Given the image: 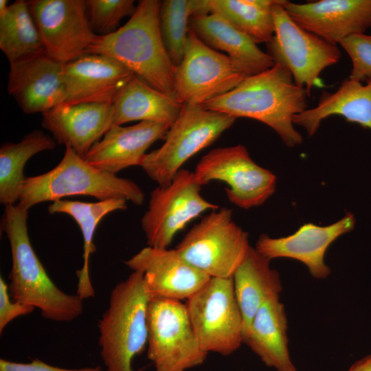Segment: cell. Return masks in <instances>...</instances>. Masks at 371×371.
Returning a JSON list of instances; mask_svg holds the SVG:
<instances>
[{"instance_id":"cell-27","label":"cell","mask_w":371,"mask_h":371,"mask_svg":"<svg viewBox=\"0 0 371 371\" xmlns=\"http://www.w3.org/2000/svg\"><path fill=\"white\" fill-rule=\"evenodd\" d=\"M126 202L122 199H111L93 203L60 199L53 201L47 208L49 214L63 213L70 216L80 229L83 238V265L76 271V294L82 300L95 296L89 274V259L91 254L95 251L93 240L97 226L108 214L126 210Z\"/></svg>"},{"instance_id":"cell-12","label":"cell","mask_w":371,"mask_h":371,"mask_svg":"<svg viewBox=\"0 0 371 371\" xmlns=\"http://www.w3.org/2000/svg\"><path fill=\"white\" fill-rule=\"evenodd\" d=\"M194 173L201 186L212 181L225 183L229 201L243 209L261 205L276 190L275 175L258 165L241 144L212 150Z\"/></svg>"},{"instance_id":"cell-13","label":"cell","mask_w":371,"mask_h":371,"mask_svg":"<svg viewBox=\"0 0 371 371\" xmlns=\"http://www.w3.org/2000/svg\"><path fill=\"white\" fill-rule=\"evenodd\" d=\"M245 78L227 55L205 45L190 29L183 59L174 70L175 95L181 103L201 105Z\"/></svg>"},{"instance_id":"cell-4","label":"cell","mask_w":371,"mask_h":371,"mask_svg":"<svg viewBox=\"0 0 371 371\" xmlns=\"http://www.w3.org/2000/svg\"><path fill=\"white\" fill-rule=\"evenodd\" d=\"M150 300L139 271H133L112 289L109 306L98 324L105 371H135L133 361L147 346Z\"/></svg>"},{"instance_id":"cell-11","label":"cell","mask_w":371,"mask_h":371,"mask_svg":"<svg viewBox=\"0 0 371 371\" xmlns=\"http://www.w3.org/2000/svg\"><path fill=\"white\" fill-rule=\"evenodd\" d=\"M201 187L194 172L182 168L169 185L151 192L141 221L148 246L168 248L190 221L205 211L219 208L202 196Z\"/></svg>"},{"instance_id":"cell-3","label":"cell","mask_w":371,"mask_h":371,"mask_svg":"<svg viewBox=\"0 0 371 371\" xmlns=\"http://www.w3.org/2000/svg\"><path fill=\"white\" fill-rule=\"evenodd\" d=\"M160 3L139 1L130 19L111 34L97 35L87 54L111 57L155 89L175 97V67L159 29Z\"/></svg>"},{"instance_id":"cell-18","label":"cell","mask_w":371,"mask_h":371,"mask_svg":"<svg viewBox=\"0 0 371 371\" xmlns=\"http://www.w3.org/2000/svg\"><path fill=\"white\" fill-rule=\"evenodd\" d=\"M283 5L300 26L335 45L371 27V0L285 1Z\"/></svg>"},{"instance_id":"cell-34","label":"cell","mask_w":371,"mask_h":371,"mask_svg":"<svg viewBox=\"0 0 371 371\" xmlns=\"http://www.w3.org/2000/svg\"><path fill=\"white\" fill-rule=\"evenodd\" d=\"M35 308L20 302L11 300L8 285L0 278V334L14 319L20 316L32 313Z\"/></svg>"},{"instance_id":"cell-29","label":"cell","mask_w":371,"mask_h":371,"mask_svg":"<svg viewBox=\"0 0 371 371\" xmlns=\"http://www.w3.org/2000/svg\"><path fill=\"white\" fill-rule=\"evenodd\" d=\"M0 49L10 63L45 53L27 1L17 0L0 14Z\"/></svg>"},{"instance_id":"cell-33","label":"cell","mask_w":371,"mask_h":371,"mask_svg":"<svg viewBox=\"0 0 371 371\" xmlns=\"http://www.w3.org/2000/svg\"><path fill=\"white\" fill-rule=\"evenodd\" d=\"M339 45L352 62L348 78L362 82L371 78V34H355L343 39Z\"/></svg>"},{"instance_id":"cell-6","label":"cell","mask_w":371,"mask_h":371,"mask_svg":"<svg viewBox=\"0 0 371 371\" xmlns=\"http://www.w3.org/2000/svg\"><path fill=\"white\" fill-rule=\"evenodd\" d=\"M236 119L200 105L183 104L163 144L147 153L140 166L158 186H167L190 158L214 143Z\"/></svg>"},{"instance_id":"cell-30","label":"cell","mask_w":371,"mask_h":371,"mask_svg":"<svg viewBox=\"0 0 371 371\" xmlns=\"http://www.w3.org/2000/svg\"><path fill=\"white\" fill-rule=\"evenodd\" d=\"M278 0H207L208 13L225 19L256 43L272 39L273 8Z\"/></svg>"},{"instance_id":"cell-31","label":"cell","mask_w":371,"mask_h":371,"mask_svg":"<svg viewBox=\"0 0 371 371\" xmlns=\"http://www.w3.org/2000/svg\"><path fill=\"white\" fill-rule=\"evenodd\" d=\"M207 0H164L159 11L161 38L174 65L181 62L190 30V21L196 14H207Z\"/></svg>"},{"instance_id":"cell-25","label":"cell","mask_w":371,"mask_h":371,"mask_svg":"<svg viewBox=\"0 0 371 371\" xmlns=\"http://www.w3.org/2000/svg\"><path fill=\"white\" fill-rule=\"evenodd\" d=\"M113 106V125L140 121L170 126L178 117L183 104L175 97L158 91L134 75L123 87Z\"/></svg>"},{"instance_id":"cell-17","label":"cell","mask_w":371,"mask_h":371,"mask_svg":"<svg viewBox=\"0 0 371 371\" xmlns=\"http://www.w3.org/2000/svg\"><path fill=\"white\" fill-rule=\"evenodd\" d=\"M63 69L46 53L10 63L8 92L25 113L43 114L64 102Z\"/></svg>"},{"instance_id":"cell-14","label":"cell","mask_w":371,"mask_h":371,"mask_svg":"<svg viewBox=\"0 0 371 371\" xmlns=\"http://www.w3.org/2000/svg\"><path fill=\"white\" fill-rule=\"evenodd\" d=\"M46 54L65 65L87 54L97 35L84 0L27 1Z\"/></svg>"},{"instance_id":"cell-20","label":"cell","mask_w":371,"mask_h":371,"mask_svg":"<svg viewBox=\"0 0 371 371\" xmlns=\"http://www.w3.org/2000/svg\"><path fill=\"white\" fill-rule=\"evenodd\" d=\"M42 115V126L54 140L82 158L113 125V106L108 103L62 104Z\"/></svg>"},{"instance_id":"cell-24","label":"cell","mask_w":371,"mask_h":371,"mask_svg":"<svg viewBox=\"0 0 371 371\" xmlns=\"http://www.w3.org/2000/svg\"><path fill=\"white\" fill-rule=\"evenodd\" d=\"M334 115L371 130V78L366 85L348 78L334 93L324 91L317 104L296 115L293 123L303 127L311 137L324 120Z\"/></svg>"},{"instance_id":"cell-7","label":"cell","mask_w":371,"mask_h":371,"mask_svg":"<svg viewBox=\"0 0 371 371\" xmlns=\"http://www.w3.org/2000/svg\"><path fill=\"white\" fill-rule=\"evenodd\" d=\"M250 248L247 233L232 220V210L222 207L203 216L175 249L187 262L210 278H229Z\"/></svg>"},{"instance_id":"cell-5","label":"cell","mask_w":371,"mask_h":371,"mask_svg":"<svg viewBox=\"0 0 371 371\" xmlns=\"http://www.w3.org/2000/svg\"><path fill=\"white\" fill-rule=\"evenodd\" d=\"M78 195L98 201L122 199L137 205L144 201L142 190L135 182L93 166L65 146L56 167L44 174L25 177L17 205L28 210L40 203Z\"/></svg>"},{"instance_id":"cell-15","label":"cell","mask_w":371,"mask_h":371,"mask_svg":"<svg viewBox=\"0 0 371 371\" xmlns=\"http://www.w3.org/2000/svg\"><path fill=\"white\" fill-rule=\"evenodd\" d=\"M124 263L143 273L150 299L186 301L211 278L187 262L176 249L147 246Z\"/></svg>"},{"instance_id":"cell-2","label":"cell","mask_w":371,"mask_h":371,"mask_svg":"<svg viewBox=\"0 0 371 371\" xmlns=\"http://www.w3.org/2000/svg\"><path fill=\"white\" fill-rule=\"evenodd\" d=\"M28 210L7 205L2 229L9 240L12 268L9 292L13 300L38 308L43 317L58 322L75 320L83 313V300L60 290L48 276L36 254L27 232Z\"/></svg>"},{"instance_id":"cell-35","label":"cell","mask_w":371,"mask_h":371,"mask_svg":"<svg viewBox=\"0 0 371 371\" xmlns=\"http://www.w3.org/2000/svg\"><path fill=\"white\" fill-rule=\"evenodd\" d=\"M0 371H104L100 366L69 369L51 366L35 359L29 363L11 361L0 359Z\"/></svg>"},{"instance_id":"cell-21","label":"cell","mask_w":371,"mask_h":371,"mask_svg":"<svg viewBox=\"0 0 371 371\" xmlns=\"http://www.w3.org/2000/svg\"><path fill=\"white\" fill-rule=\"evenodd\" d=\"M169 127L152 122L128 126L113 125L84 159L93 166L114 175L131 166H140L146 150L156 141L164 139Z\"/></svg>"},{"instance_id":"cell-8","label":"cell","mask_w":371,"mask_h":371,"mask_svg":"<svg viewBox=\"0 0 371 371\" xmlns=\"http://www.w3.org/2000/svg\"><path fill=\"white\" fill-rule=\"evenodd\" d=\"M185 304L205 352L228 356L243 344L244 322L232 278H211Z\"/></svg>"},{"instance_id":"cell-19","label":"cell","mask_w":371,"mask_h":371,"mask_svg":"<svg viewBox=\"0 0 371 371\" xmlns=\"http://www.w3.org/2000/svg\"><path fill=\"white\" fill-rule=\"evenodd\" d=\"M65 96L63 104H113L135 75L113 58L85 54L64 65Z\"/></svg>"},{"instance_id":"cell-22","label":"cell","mask_w":371,"mask_h":371,"mask_svg":"<svg viewBox=\"0 0 371 371\" xmlns=\"http://www.w3.org/2000/svg\"><path fill=\"white\" fill-rule=\"evenodd\" d=\"M190 29L210 47L226 52L245 77L258 74L275 64L249 36L216 14L194 15Z\"/></svg>"},{"instance_id":"cell-1","label":"cell","mask_w":371,"mask_h":371,"mask_svg":"<svg viewBox=\"0 0 371 371\" xmlns=\"http://www.w3.org/2000/svg\"><path fill=\"white\" fill-rule=\"evenodd\" d=\"M308 93L295 85L280 64L246 77L228 93L202 104V107L237 117L256 120L271 128L288 147L303 140L294 127V117L307 109Z\"/></svg>"},{"instance_id":"cell-36","label":"cell","mask_w":371,"mask_h":371,"mask_svg":"<svg viewBox=\"0 0 371 371\" xmlns=\"http://www.w3.org/2000/svg\"><path fill=\"white\" fill-rule=\"evenodd\" d=\"M348 371H371V354L356 361Z\"/></svg>"},{"instance_id":"cell-16","label":"cell","mask_w":371,"mask_h":371,"mask_svg":"<svg viewBox=\"0 0 371 371\" xmlns=\"http://www.w3.org/2000/svg\"><path fill=\"white\" fill-rule=\"evenodd\" d=\"M354 215L348 212L338 221L326 226L313 223L302 225L295 233L280 238L262 234L255 249L269 260L286 258L302 262L316 279H325L330 269L325 262L329 246L339 236L353 229Z\"/></svg>"},{"instance_id":"cell-28","label":"cell","mask_w":371,"mask_h":371,"mask_svg":"<svg viewBox=\"0 0 371 371\" xmlns=\"http://www.w3.org/2000/svg\"><path fill=\"white\" fill-rule=\"evenodd\" d=\"M54 138L41 130L26 135L19 143H5L0 148V203L5 206L15 205L25 179L23 169L34 155L52 150Z\"/></svg>"},{"instance_id":"cell-32","label":"cell","mask_w":371,"mask_h":371,"mask_svg":"<svg viewBox=\"0 0 371 371\" xmlns=\"http://www.w3.org/2000/svg\"><path fill=\"white\" fill-rule=\"evenodd\" d=\"M86 5L90 25L98 36L116 31L120 21L136 9L133 0H87Z\"/></svg>"},{"instance_id":"cell-9","label":"cell","mask_w":371,"mask_h":371,"mask_svg":"<svg viewBox=\"0 0 371 371\" xmlns=\"http://www.w3.org/2000/svg\"><path fill=\"white\" fill-rule=\"evenodd\" d=\"M147 357L155 371H187L207 358L181 301L152 298L148 308Z\"/></svg>"},{"instance_id":"cell-26","label":"cell","mask_w":371,"mask_h":371,"mask_svg":"<svg viewBox=\"0 0 371 371\" xmlns=\"http://www.w3.org/2000/svg\"><path fill=\"white\" fill-rule=\"evenodd\" d=\"M271 260L251 247L247 256L232 276L234 292L244 322V332L256 313L269 298L280 295L282 284Z\"/></svg>"},{"instance_id":"cell-10","label":"cell","mask_w":371,"mask_h":371,"mask_svg":"<svg viewBox=\"0 0 371 371\" xmlns=\"http://www.w3.org/2000/svg\"><path fill=\"white\" fill-rule=\"evenodd\" d=\"M284 0L273 8L275 31L267 45V54L274 63L286 68L296 85L304 88L308 95L320 85L319 76L336 64L341 54L337 45L330 43L295 23L285 10Z\"/></svg>"},{"instance_id":"cell-23","label":"cell","mask_w":371,"mask_h":371,"mask_svg":"<svg viewBox=\"0 0 371 371\" xmlns=\"http://www.w3.org/2000/svg\"><path fill=\"white\" fill-rule=\"evenodd\" d=\"M287 324L284 304L275 296L260 306L243 335V344L276 371H297L289 354Z\"/></svg>"}]
</instances>
